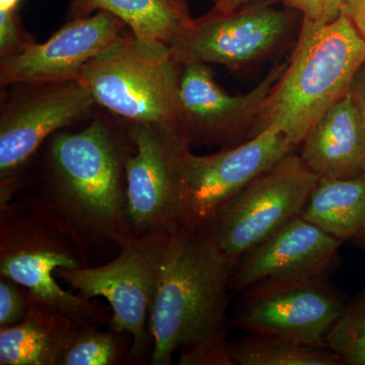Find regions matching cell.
I'll return each instance as SVG.
<instances>
[{"instance_id":"1","label":"cell","mask_w":365,"mask_h":365,"mask_svg":"<svg viewBox=\"0 0 365 365\" xmlns=\"http://www.w3.org/2000/svg\"><path fill=\"white\" fill-rule=\"evenodd\" d=\"M235 264L204 230L179 225L170 232L150 311L151 364L168 365L177 350L227 339Z\"/></svg>"},{"instance_id":"2","label":"cell","mask_w":365,"mask_h":365,"mask_svg":"<svg viewBox=\"0 0 365 365\" xmlns=\"http://www.w3.org/2000/svg\"><path fill=\"white\" fill-rule=\"evenodd\" d=\"M133 150L104 119L83 130L57 132L48 153L53 211L67 227L124 247L135 239L127 217L125 163Z\"/></svg>"},{"instance_id":"3","label":"cell","mask_w":365,"mask_h":365,"mask_svg":"<svg viewBox=\"0 0 365 365\" xmlns=\"http://www.w3.org/2000/svg\"><path fill=\"white\" fill-rule=\"evenodd\" d=\"M364 66V38L344 14L329 24L302 19L294 52L249 139L276 127L295 148L300 145L319 118L349 93Z\"/></svg>"},{"instance_id":"4","label":"cell","mask_w":365,"mask_h":365,"mask_svg":"<svg viewBox=\"0 0 365 365\" xmlns=\"http://www.w3.org/2000/svg\"><path fill=\"white\" fill-rule=\"evenodd\" d=\"M180 69L169 45L128 30L86 64L79 81L97 105L128 123L157 125L182 136Z\"/></svg>"},{"instance_id":"5","label":"cell","mask_w":365,"mask_h":365,"mask_svg":"<svg viewBox=\"0 0 365 365\" xmlns=\"http://www.w3.org/2000/svg\"><path fill=\"white\" fill-rule=\"evenodd\" d=\"M72 234L51 207L2 205L0 274L63 312L74 325L96 327L104 314L97 302L64 290L54 278L58 268L83 267Z\"/></svg>"},{"instance_id":"6","label":"cell","mask_w":365,"mask_h":365,"mask_svg":"<svg viewBox=\"0 0 365 365\" xmlns=\"http://www.w3.org/2000/svg\"><path fill=\"white\" fill-rule=\"evenodd\" d=\"M172 230H155L136 237L107 265L93 268H58L55 276L68 283L86 299L104 297L111 306V327L133 339L129 356L138 359L148 350L145 324L157 294Z\"/></svg>"},{"instance_id":"7","label":"cell","mask_w":365,"mask_h":365,"mask_svg":"<svg viewBox=\"0 0 365 365\" xmlns=\"http://www.w3.org/2000/svg\"><path fill=\"white\" fill-rule=\"evenodd\" d=\"M295 146L270 127L258 135L215 153H185L181 168L179 223L194 230H208L230 204Z\"/></svg>"},{"instance_id":"8","label":"cell","mask_w":365,"mask_h":365,"mask_svg":"<svg viewBox=\"0 0 365 365\" xmlns=\"http://www.w3.org/2000/svg\"><path fill=\"white\" fill-rule=\"evenodd\" d=\"M297 11L272 2L247 6L228 14L209 11L170 42L180 64H218L242 71L273 56L292 39Z\"/></svg>"},{"instance_id":"9","label":"cell","mask_w":365,"mask_h":365,"mask_svg":"<svg viewBox=\"0 0 365 365\" xmlns=\"http://www.w3.org/2000/svg\"><path fill=\"white\" fill-rule=\"evenodd\" d=\"M319 180L294 151L255 179L204 232L237 263L242 255L302 215Z\"/></svg>"},{"instance_id":"10","label":"cell","mask_w":365,"mask_h":365,"mask_svg":"<svg viewBox=\"0 0 365 365\" xmlns=\"http://www.w3.org/2000/svg\"><path fill=\"white\" fill-rule=\"evenodd\" d=\"M241 294L230 326L312 347H326L327 333L347 304L330 276L256 285Z\"/></svg>"},{"instance_id":"11","label":"cell","mask_w":365,"mask_h":365,"mask_svg":"<svg viewBox=\"0 0 365 365\" xmlns=\"http://www.w3.org/2000/svg\"><path fill=\"white\" fill-rule=\"evenodd\" d=\"M133 150L125 163L127 217L135 237L179 227L181 168L188 141L150 124L129 123Z\"/></svg>"},{"instance_id":"12","label":"cell","mask_w":365,"mask_h":365,"mask_svg":"<svg viewBox=\"0 0 365 365\" xmlns=\"http://www.w3.org/2000/svg\"><path fill=\"white\" fill-rule=\"evenodd\" d=\"M0 117V178L13 179L46 139L97 105L81 81L11 86Z\"/></svg>"},{"instance_id":"13","label":"cell","mask_w":365,"mask_h":365,"mask_svg":"<svg viewBox=\"0 0 365 365\" xmlns=\"http://www.w3.org/2000/svg\"><path fill=\"white\" fill-rule=\"evenodd\" d=\"M287 61L276 64L253 90L230 95L215 81L209 64H181L179 112L182 136L190 146L232 148L249 140L257 114Z\"/></svg>"},{"instance_id":"14","label":"cell","mask_w":365,"mask_h":365,"mask_svg":"<svg viewBox=\"0 0 365 365\" xmlns=\"http://www.w3.org/2000/svg\"><path fill=\"white\" fill-rule=\"evenodd\" d=\"M128 30L114 14L103 11L66 21L42 44L34 41L18 54L0 59V83L79 81L86 64Z\"/></svg>"},{"instance_id":"15","label":"cell","mask_w":365,"mask_h":365,"mask_svg":"<svg viewBox=\"0 0 365 365\" xmlns=\"http://www.w3.org/2000/svg\"><path fill=\"white\" fill-rule=\"evenodd\" d=\"M343 242L302 215L278 228L235 264L232 292L256 285L331 276L339 264Z\"/></svg>"},{"instance_id":"16","label":"cell","mask_w":365,"mask_h":365,"mask_svg":"<svg viewBox=\"0 0 365 365\" xmlns=\"http://www.w3.org/2000/svg\"><path fill=\"white\" fill-rule=\"evenodd\" d=\"M300 158L323 179H348L365 173L364 127L351 93L334 104L304 139Z\"/></svg>"},{"instance_id":"17","label":"cell","mask_w":365,"mask_h":365,"mask_svg":"<svg viewBox=\"0 0 365 365\" xmlns=\"http://www.w3.org/2000/svg\"><path fill=\"white\" fill-rule=\"evenodd\" d=\"M28 302L25 319L0 330V364H57L74 322L30 294Z\"/></svg>"},{"instance_id":"18","label":"cell","mask_w":365,"mask_h":365,"mask_svg":"<svg viewBox=\"0 0 365 365\" xmlns=\"http://www.w3.org/2000/svg\"><path fill=\"white\" fill-rule=\"evenodd\" d=\"M101 11L114 14L139 39L168 45L193 21L187 0H69L66 21Z\"/></svg>"},{"instance_id":"19","label":"cell","mask_w":365,"mask_h":365,"mask_svg":"<svg viewBox=\"0 0 365 365\" xmlns=\"http://www.w3.org/2000/svg\"><path fill=\"white\" fill-rule=\"evenodd\" d=\"M302 216L365 253V173L348 179L319 178Z\"/></svg>"},{"instance_id":"20","label":"cell","mask_w":365,"mask_h":365,"mask_svg":"<svg viewBox=\"0 0 365 365\" xmlns=\"http://www.w3.org/2000/svg\"><path fill=\"white\" fill-rule=\"evenodd\" d=\"M235 365H343L327 347H312L282 338L246 333L230 341Z\"/></svg>"},{"instance_id":"21","label":"cell","mask_w":365,"mask_h":365,"mask_svg":"<svg viewBox=\"0 0 365 365\" xmlns=\"http://www.w3.org/2000/svg\"><path fill=\"white\" fill-rule=\"evenodd\" d=\"M343 364L365 365V287L347 302L325 338Z\"/></svg>"},{"instance_id":"22","label":"cell","mask_w":365,"mask_h":365,"mask_svg":"<svg viewBox=\"0 0 365 365\" xmlns=\"http://www.w3.org/2000/svg\"><path fill=\"white\" fill-rule=\"evenodd\" d=\"M116 336L96 327L73 326L57 364L112 365L121 360Z\"/></svg>"},{"instance_id":"23","label":"cell","mask_w":365,"mask_h":365,"mask_svg":"<svg viewBox=\"0 0 365 365\" xmlns=\"http://www.w3.org/2000/svg\"><path fill=\"white\" fill-rule=\"evenodd\" d=\"M285 7L302 14V19L317 24L337 20L352 0H281Z\"/></svg>"},{"instance_id":"24","label":"cell","mask_w":365,"mask_h":365,"mask_svg":"<svg viewBox=\"0 0 365 365\" xmlns=\"http://www.w3.org/2000/svg\"><path fill=\"white\" fill-rule=\"evenodd\" d=\"M18 283L1 277L0 281V327L6 328L21 323L28 312V295L19 289Z\"/></svg>"},{"instance_id":"25","label":"cell","mask_w":365,"mask_h":365,"mask_svg":"<svg viewBox=\"0 0 365 365\" xmlns=\"http://www.w3.org/2000/svg\"><path fill=\"white\" fill-rule=\"evenodd\" d=\"M34 42L21 26L16 11H0V58L14 56Z\"/></svg>"},{"instance_id":"26","label":"cell","mask_w":365,"mask_h":365,"mask_svg":"<svg viewBox=\"0 0 365 365\" xmlns=\"http://www.w3.org/2000/svg\"><path fill=\"white\" fill-rule=\"evenodd\" d=\"M230 341L216 339L196 346L180 356L182 365H235L230 351Z\"/></svg>"},{"instance_id":"27","label":"cell","mask_w":365,"mask_h":365,"mask_svg":"<svg viewBox=\"0 0 365 365\" xmlns=\"http://www.w3.org/2000/svg\"><path fill=\"white\" fill-rule=\"evenodd\" d=\"M353 100L359 109L365 136V66L357 72L350 88Z\"/></svg>"},{"instance_id":"28","label":"cell","mask_w":365,"mask_h":365,"mask_svg":"<svg viewBox=\"0 0 365 365\" xmlns=\"http://www.w3.org/2000/svg\"><path fill=\"white\" fill-rule=\"evenodd\" d=\"M342 14L352 21L365 40V0H352Z\"/></svg>"},{"instance_id":"29","label":"cell","mask_w":365,"mask_h":365,"mask_svg":"<svg viewBox=\"0 0 365 365\" xmlns=\"http://www.w3.org/2000/svg\"><path fill=\"white\" fill-rule=\"evenodd\" d=\"M252 1L253 0H213V6L211 11L220 14L232 13Z\"/></svg>"},{"instance_id":"30","label":"cell","mask_w":365,"mask_h":365,"mask_svg":"<svg viewBox=\"0 0 365 365\" xmlns=\"http://www.w3.org/2000/svg\"><path fill=\"white\" fill-rule=\"evenodd\" d=\"M21 0H0V11H16Z\"/></svg>"}]
</instances>
